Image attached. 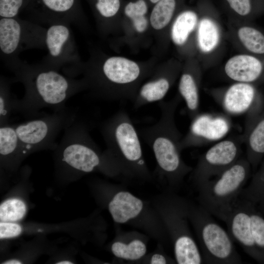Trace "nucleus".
<instances>
[{
    "instance_id": "f257e3e1",
    "label": "nucleus",
    "mask_w": 264,
    "mask_h": 264,
    "mask_svg": "<svg viewBox=\"0 0 264 264\" xmlns=\"http://www.w3.org/2000/svg\"><path fill=\"white\" fill-rule=\"evenodd\" d=\"M9 70L15 75L14 80L24 88L21 99L14 98L13 111L29 118L39 117L44 108L54 111L66 108L70 98L87 88L82 78L69 77L42 63L29 64L21 60Z\"/></svg>"
},
{
    "instance_id": "f03ea898",
    "label": "nucleus",
    "mask_w": 264,
    "mask_h": 264,
    "mask_svg": "<svg viewBox=\"0 0 264 264\" xmlns=\"http://www.w3.org/2000/svg\"><path fill=\"white\" fill-rule=\"evenodd\" d=\"M178 100L160 102V116L154 124L144 127L141 135L152 149L158 168L172 183L181 181L193 168L181 157V141L183 136L175 121V113Z\"/></svg>"
},
{
    "instance_id": "7ed1b4c3",
    "label": "nucleus",
    "mask_w": 264,
    "mask_h": 264,
    "mask_svg": "<svg viewBox=\"0 0 264 264\" xmlns=\"http://www.w3.org/2000/svg\"><path fill=\"white\" fill-rule=\"evenodd\" d=\"M101 133L107 151L120 171L131 175H148L138 132L126 111L120 110L106 120Z\"/></svg>"
},
{
    "instance_id": "20e7f679",
    "label": "nucleus",
    "mask_w": 264,
    "mask_h": 264,
    "mask_svg": "<svg viewBox=\"0 0 264 264\" xmlns=\"http://www.w3.org/2000/svg\"><path fill=\"white\" fill-rule=\"evenodd\" d=\"M64 131L54 150L64 165L83 173H90L98 169L112 173L120 171L107 151L103 154L101 153L84 122L76 119Z\"/></svg>"
},
{
    "instance_id": "39448f33",
    "label": "nucleus",
    "mask_w": 264,
    "mask_h": 264,
    "mask_svg": "<svg viewBox=\"0 0 264 264\" xmlns=\"http://www.w3.org/2000/svg\"><path fill=\"white\" fill-rule=\"evenodd\" d=\"M250 165L247 159L240 158L220 175L198 187L199 204L223 221L244 188Z\"/></svg>"
},
{
    "instance_id": "423d86ee",
    "label": "nucleus",
    "mask_w": 264,
    "mask_h": 264,
    "mask_svg": "<svg viewBox=\"0 0 264 264\" xmlns=\"http://www.w3.org/2000/svg\"><path fill=\"white\" fill-rule=\"evenodd\" d=\"M188 215L198 241L203 264L242 263L230 234L209 212L199 204H189Z\"/></svg>"
},
{
    "instance_id": "0eeeda50",
    "label": "nucleus",
    "mask_w": 264,
    "mask_h": 264,
    "mask_svg": "<svg viewBox=\"0 0 264 264\" xmlns=\"http://www.w3.org/2000/svg\"><path fill=\"white\" fill-rule=\"evenodd\" d=\"M46 28L20 17L0 18V56L9 69L21 60L20 53L33 48H45Z\"/></svg>"
},
{
    "instance_id": "6e6552de",
    "label": "nucleus",
    "mask_w": 264,
    "mask_h": 264,
    "mask_svg": "<svg viewBox=\"0 0 264 264\" xmlns=\"http://www.w3.org/2000/svg\"><path fill=\"white\" fill-rule=\"evenodd\" d=\"M76 119V113L66 107L51 114L14 124L25 156L39 150H54L60 132Z\"/></svg>"
},
{
    "instance_id": "1a4fd4ad",
    "label": "nucleus",
    "mask_w": 264,
    "mask_h": 264,
    "mask_svg": "<svg viewBox=\"0 0 264 264\" xmlns=\"http://www.w3.org/2000/svg\"><path fill=\"white\" fill-rule=\"evenodd\" d=\"M82 78L99 97L107 99L117 98V87L133 85L139 79L140 68L135 62L120 57H110L99 68L82 66L77 76Z\"/></svg>"
},
{
    "instance_id": "9d476101",
    "label": "nucleus",
    "mask_w": 264,
    "mask_h": 264,
    "mask_svg": "<svg viewBox=\"0 0 264 264\" xmlns=\"http://www.w3.org/2000/svg\"><path fill=\"white\" fill-rule=\"evenodd\" d=\"M45 48L47 52L41 63L76 78L82 63L70 24L56 22L46 28Z\"/></svg>"
},
{
    "instance_id": "9b49d317",
    "label": "nucleus",
    "mask_w": 264,
    "mask_h": 264,
    "mask_svg": "<svg viewBox=\"0 0 264 264\" xmlns=\"http://www.w3.org/2000/svg\"><path fill=\"white\" fill-rule=\"evenodd\" d=\"M189 203L180 199L171 200L167 206L166 219L174 245L176 262L178 264H200L202 256L188 228L186 219Z\"/></svg>"
},
{
    "instance_id": "f8f14e48",
    "label": "nucleus",
    "mask_w": 264,
    "mask_h": 264,
    "mask_svg": "<svg viewBox=\"0 0 264 264\" xmlns=\"http://www.w3.org/2000/svg\"><path fill=\"white\" fill-rule=\"evenodd\" d=\"M242 136L221 140L198 159L192 178L197 188L220 175L240 158Z\"/></svg>"
},
{
    "instance_id": "ddd939ff",
    "label": "nucleus",
    "mask_w": 264,
    "mask_h": 264,
    "mask_svg": "<svg viewBox=\"0 0 264 264\" xmlns=\"http://www.w3.org/2000/svg\"><path fill=\"white\" fill-rule=\"evenodd\" d=\"M23 12L26 20L41 25L65 22L80 27L83 19L80 0H31Z\"/></svg>"
},
{
    "instance_id": "4468645a",
    "label": "nucleus",
    "mask_w": 264,
    "mask_h": 264,
    "mask_svg": "<svg viewBox=\"0 0 264 264\" xmlns=\"http://www.w3.org/2000/svg\"><path fill=\"white\" fill-rule=\"evenodd\" d=\"M191 119L189 130L181 141L182 150L220 140L231 127L230 118L221 114L198 113Z\"/></svg>"
},
{
    "instance_id": "2eb2a0df",
    "label": "nucleus",
    "mask_w": 264,
    "mask_h": 264,
    "mask_svg": "<svg viewBox=\"0 0 264 264\" xmlns=\"http://www.w3.org/2000/svg\"><path fill=\"white\" fill-rule=\"evenodd\" d=\"M215 98L227 113L245 114L246 120L252 118L264 109L261 95L251 84L238 82Z\"/></svg>"
},
{
    "instance_id": "dca6fc26",
    "label": "nucleus",
    "mask_w": 264,
    "mask_h": 264,
    "mask_svg": "<svg viewBox=\"0 0 264 264\" xmlns=\"http://www.w3.org/2000/svg\"><path fill=\"white\" fill-rule=\"evenodd\" d=\"M251 201L239 197L224 218L228 233L249 255L255 258H264V251L260 248L254 240L251 226L250 206Z\"/></svg>"
},
{
    "instance_id": "f3484780",
    "label": "nucleus",
    "mask_w": 264,
    "mask_h": 264,
    "mask_svg": "<svg viewBox=\"0 0 264 264\" xmlns=\"http://www.w3.org/2000/svg\"><path fill=\"white\" fill-rule=\"evenodd\" d=\"M224 71L229 78L237 82L252 84L264 80V63L251 55L231 57L226 62Z\"/></svg>"
},
{
    "instance_id": "a211bd4d",
    "label": "nucleus",
    "mask_w": 264,
    "mask_h": 264,
    "mask_svg": "<svg viewBox=\"0 0 264 264\" xmlns=\"http://www.w3.org/2000/svg\"><path fill=\"white\" fill-rule=\"evenodd\" d=\"M242 136L246 146V159L255 167L264 155V109L252 118L246 120Z\"/></svg>"
},
{
    "instance_id": "6ab92c4d",
    "label": "nucleus",
    "mask_w": 264,
    "mask_h": 264,
    "mask_svg": "<svg viewBox=\"0 0 264 264\" xmlns=\"http://www.w3.org/2000/svg\"><path fill=\"white\" fill-rule=\"evenodd\" d=\"M143 203L126 191L117 193L109 204V211L115 222L124 223L137 217L142 212Z\"/></svg>"
},
{
    "instance_id": "aec40b11",
    "label": "nucleus",
    "mask_w": 264,
    "mask_h": 264,
    "mask_svg": "<svg viewBox=\"0 0 264 264\" xmlns=\"http://www.w3.org/2000/svg\"><path fill=\"white\" fill-rule=\"evenodd\" d=\"M0 154L10 163H17L25 157L14 124L0 126Z\"/></svg>"
},
{
    "instance_id": "412c9836",
    "label": "nucleus",
    "mask_w": 264,
    "mask_h": 264,
    "mask_svg": "<svg viewBox=\"0 0 264 264\" xmlns=\"http://www.w3.org/2000/svg\"><path fill=\"white\" fill-rule=\"evenodd\" d=\"M171 86V80L161 76L152 80L140 88L134 100L133 107L138 109L143 106L161 101L166 95Z\"/></svg>"
},
{
    "instance_id": "4be33fe9",
    "label": "nucleus",
    "mask_w": 264,
    "mask_h": 264,
    "mask_svg": "<svg viewBox=\"0 0 264 264\" xmlns=\"http://www.w3.org/2000/svg\"><path fill=\"white\" fill-rule=\"evenodd\" d=\"M178 89L192 119L199 113V90L195 76L190 72L183 73L180 79Z\"/></svg>"
},
{
    "instance_id": "5701e85b",
    "label": "nucleus",
    "mask_w": 264,
    "mask_h": 264,
    "mask_svg": "<svg viewBox=\"0 0 264 264\" xmlns=\"http://www.w3.org/2000/svg\"><path fill=\"white\" fill-rule=\"evenodd\" d=\"M198 18L193 11L181 13L174 22L171 32L172 38L177 45H181L187 41L189 34L197 25Z\"/></svg>"
},
{
    "instance_id": "b1692460",
    "label": "nucleus",
    "mask_w": 264,
    "mask_h": 264,
    "mask_svg": "<svg viewBox=\"0 0 264 264\" xmlns=\"http://www.w3.org/2000/svg\"><path fill=\"white\" fill-rule=\"evenodd\" d=\"M219 38V29L215 22L208 18L202 19L198 29V43L201 51H212L218 45Z\"/></svg>"
},
{
    "instance_id": "393cba45",
    "label": "nucleus",
    "mask_w": 264,
    "mask_h": 264,
    "mask_svg": "<svg viewBox=\"0 0 264 264\" xmlns=\"http://www.w3.org/2000/svg\"><path fill=\"white\" fill-rule=\"evenodd\" d=\"M111 251L115 256L126 260H136L146 253L147 247L140 240L135 239L128 242H116L111 246Z\"/></svg>"
},
{
    "instance_id": "a878e982",
    "label": "nucleus",
    "mask_w": 264,
    "mask_h": 264,
    "mask_svg": "<svg viewBox=\"0 0 264 264\" xmlns=\"http://www.w3.org/2000/svg\"><path fill=\"white\" fill-rule=\"evenodd\" d=\"M239 39L250 52L264 55V35L260 30L250 26H243L238 31Z\"/></svg>"
},
{
    "instance_id": "bb28decb",
    "label": "nucleus",
    "mask_w": 264,
    "mask_h": 264,
    "mask_svg": "<svg viewBox=\"0 0 264 264\" xmlns=\"http://www.w3.org/2000/svg\"><path fill=\"white\" fill-rule=\"evenodd\" d=\"M175 0H160L154 7L150 17L153 27L157 30L166 26L170 22L175 10Z\"/></svg>"
},
{
    "instance_id": "cd10ccee",
    "label": "nucleus",
    "mask_w": 264,
    "mask_h": 264,
    "mask_svg": "<svg viewBox=\"0 0 264 264\" xmlns=\"http://www.w3.org/2000/svg\"><path fill=\"white\" fill-rule=\"evenodd\" d=\"M13 97L10 89V81L3 76L0 79V126L9 123L11 113L13 111Z\"/></svg>"
},
{
    "instance_id": "c85d7f7f",
    "label": "nucleus",
    "mask_w": 264,
    "mask_h": 264,
    "mask_svg": "<svg viewBox=\"0 0 264 264\" xmlns=\"http://www.w3.org/2000/svg\"><path fill=\"white\" fill-rule=\"evenodd\" d=\"M26 211V205L22 200L7 199L0 205V220L3 222L17 221L24 217Z\"/></svg>"
},
{
    "instance_id": "c756f323",
    "label": "nucleus",
    "mask_w": 264,
    "mask_h": 264,
    "mask_svg": "<svg viewBox=\"0 0 264 264\" xmlns=\"http://www.w3.org/2000/svg\"><path fill=\"white\" fill-rule=\"evenodd\" d=\"M147 11V6L144 0L129 2L125 8V14L132 20L137 32H142L147 27L148 21L145 17Z\"/></svg>"
},
{
    "instance_id": "7c9ffc66",
    "label": "nucleus",
    "mask_w": 264,
    "mask_h": 264,
    "mask_svg": "<svg viewBox=\"0 0 264 264\" xmlns=\"http://www.w3.org/2000/svg\"><path fill=\"white\" fill-rule=\"evenodd\" d=\"M264 195V162L254 176L251 183L242 190L240 197L251 202L259 199Z\"/></svg>"
},
{
    "instance_id": "2f4dec72",
    "label": "nucleus",
    "mask_w": 264,
    "mask_h": 264,
    "mask_svg": "<svg viewBox=\"0 0 264 264\" xmlns=\"http://www.w3.org/2000/svg\"><path fill=\"white\" fill-rule=\"evenodd\" d=\"M31 0H0V18L19 17Z\"/></svg>"
},
{
    "instance_id": "473e14b6",
    "label": "nucleus",
    "mask_w": 264,
    "mask_h": 264,
    "mask_svg": "<svg viewBox=\"0 0 264 264\" xmlns=\"http://www.w3.org/2000/svg\"><path fill=\"white\" fill-rule=\"evenodd\" d=\"M251 226L253 237L256 245L264 251V219L255 212L250 206Z\"/></svg>"
},
{
    "instance_id": "72a5a7b5",
    "label": "nucleus",
    "mask_w": 264,
    "mask_h": 264,
    "mask_svg": "<svg viewBox=\"0 0 264 264\" xmlns=\"http://www.w3.org/2000/svg\"><path fill=\"white\" fill-rule=\"evenodd\" d=\"M94 6L99 15L104 19L113 17L120 7L119 0H94Z\"/></svg>"
},
{
    "instance_id": "f704fd0d",
    "label": "nucleus",
    "mask_w": 264,
    "mask_h": 264,
    "mask_svg": "<svg viewBox=\"0 0 264 264\" xmlns=\"http://www.w3.org/2000/svg\"><path fill=\"white\" fill-rule=\"evenodd\" d=\"M22 231V227L17 223L1 221L0 238H10L19 236Z\"/></svg>"
},
{
    "instance_id": "c9c22d12",
    "label": "nucleus",
    "mask_w": 264,
    "mask_h": 264,
    "mask_svg": "<svg viewBox=\"0 0 264 264\" xmlns=\"http://www.w3.org/2000/svg\"><path fill=\"white\" fill-rule=\"evenodd\" d=\"M231 7L242 16L248 15L251 11L250 0H227Z\"/></svg>"
},
{
    "instance_id": "e433bc0d",
    "label": "nucleus",
    "mask_w": 264,
    "mask_h": 264,
    "mask_svg": "<svg viewBox=\"0 0 264 264\" xmlns=\"http://www.w3.org/2000/svg\"><path fill=\"white\" fill-rule=\"evenodd\" d=\"M168 263V260L163 255L155 254L153 255L150 260L152 264H165Z\"/></svg>"
},
{
    "instance_id": "4c0bfd02",
    "label": "nucleus",
    "mask_w": 264,
    "mask_h": 264,
    "mask_svg": "<svg viewBox=\"0 0 264 264\" xmlns=\"http://www.w3.org/2000/svg\"><path fill=\"white\" fill-rule=\"evenodd\" d=\"M22 263L16 260H11L6 261L2 263V264H21Z\"/></svg>"
},
{
    "instance_id": "58836bf2",
    "label": "nucleus",
    "mask_w": 264,
    "mask_h": 264,
    "mask_svg": "<svg viewBox=\"0 0 264 264\" xmlns=\"http://www.w3.org/2000/svg\"><path fill=\"white\" fill-rule=\"evenodd\" d=\"M57 264H72V262L68 261H61L56 263Z\"/></svg>"
},
{
    "instance_id": "ea45409f",
    "label": "nucleus",
    "mask_w": 264,
    "mask_h": 264,
    "mask_svg": "<svg viewBox=\"0 0 264 264\" xmlns=\"http://www.w3.org/2000/svg\"><path fill=\"white\" fill-rule=\"evenodd\" d=\"M160 0H150V1L153 2V3H157V2H158L159 1H160Z\"/></svg>"
}]
</instances>
